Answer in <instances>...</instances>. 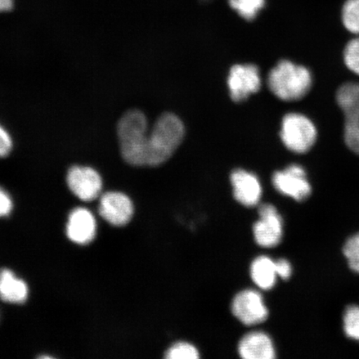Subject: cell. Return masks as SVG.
I'll return each mask as SVG.
<instances>
[{
  "label": "cell",
  "instance_id": "cell-25",
  "mask_svg": "<svg viewBox=\"0 0 359 359\" xmlns=\"http://www.w3.org/2000/svg\"><path fill=\"white\" fill-rule=\"evenodd\" d=\"M13 208V202L8 193L0 187V217H7Z\"/></svg>",
  "mask_w": 359,
  "mask_h": 359
},
{
  "label": "cell",
  "instance_id": "cell-16",
  "mask_svg": "<svg viewBox=\"0 0 359 359\" xmlns=\"http://www.w3.org/2000/svg\"><path fill=\"white\" fill-rule=\"evenodd\" d=\"M250 275L255 284L260 289L269 290L276 282V262L267 257H259L251 264Z\"/></svg>",
  "mask_w": 359,
  "mask_h": 359
},
{
  "label": "cell",
  "instance_id": "cell-20",
  "mask_svg": "<svg viewBox=\"0 0 359 359\" xmlns=\"http://www.w3.org/2000/svg\"><path fill=\"white\" fill-rule=\"evenodd\" d=\"M343 253L347 259L349 268L359 273V232L345 242Z\"/></svg>",
  "mask_w": 359,
  "mask_h": 359
},
{
  "label": "cell",
  "instance_id": "cell-24",
  "mask_svg": "<svg viewBox=\"0 0 359 359\" xmlns=\"http://www.w3.org/2000/svg\"><path fill=\"white\" fill-rule=\"evenodd\" d=\"M13 149V139L7 130L0 125V157H6Z\"/></svg>",
  "mask_w": 359,
  "mask_h": 359
},
{
  "label": "cell",
  "instance_id": "cell-27",
  "mask_svg": "<svg viewBox=\"0 0 359 359\" xmlns=\"http://www.w3.org/2000/svg\"><path fill=\"white\" fill-rule=\"evenodd\" d=\"M13 0H0V12H6L12 10Z\"/></svg>",
  "mask_w": 359,
  "mask_h": 359
},
{
  "label": "cell",
  "instance_id": "cell-6",
  "mask_svg": "<svg viewBox=\"0 0 359 359\" xmlns=\"http://www.w3.org/2000/svg\"><path fill=\"white\" fill-rule=\"evenodd\" d=\"M67 183L71 191L84 201L95 200L102 188L100 173L95 169L83 165H74L69 170Z\"/></svg>",
  "mask_w": 359,
  "mask_h": 359
},
{
  "label": "cell",
  "instance_id": "cell-9",
  "mask_svg": "<svg viewBox=\"0 0 359 359\" xmlns=\"http://www.w3.org/2000/svg\"><path fill=\"white\" fill-rule=\"evenodd\" d=\"M232 313L245 325H255L266 320L268 311L262 294L255 290L238 294L232 303Z\"/></svg>",
  "mask_w": 359,
  "mask_h": 359
},
{
  "label": "cell",
  "instance_id": "cell-21",
  "mask_svg": "<svg viewBox=\"0 0 359 359\" xmlns=\"http://www.w3.org/2000/svg\"><path fill=\"white\" fill-rule=\"evenodd\" d=\"M344 60L348 69L359 76V37L347 43L344 51Z\"/></svg>",
  "mask_w": 359,
  "mask_h": 359
},
{
  "label": "cell",
  "instance_id": "cell-19",
  "mask_svg": "<svg viewBox=\"0 0 359 359\" xmlns=\"http://www.w3.org/2000/svg\"><path fill=\"white\" fill-rule=\"evenodd\" d=\"M344 330L348 338L359 341V306L350 305L344 312Z\"/></svg>",
  "mask_w": 359,
  "mask_h": 359
},
{
  "label": "cell",
  "instance_id": "cell-10",
  "mask_svg": "<svg viewBox=\"0 0 359 359\" xmlns=\"http://www.w3.org/2000/svg\"><path fill=\"white\" fill-rule=\"evenodd\" d=\"M133 212L132 201L122 192L109 191L101 197L100 214L112 226H125L131 221Z\"/></svg>",
  "mask_w": 359,
  "mask_h": 359
},
{
  "label": "cell",
  "instance_id": "cell-12",
  "mask_svg": "<svg viewBox=\"0 0 359 359\" xmlns=\"http://www.w3.org/2000/svg\"><path fill=\"white\" fill-rule=\"evenodd\" d=\"M231 182L238 202L248 208L259 203L262 189L257 176L246 170L238 169L232 172Z\"/></svg>",
  "mask_w": 359,
  "mask_h": 359
},
{
  "label": "cell",
  "instance_id": "cell-18",
  "mask_svg": "<svg viewBox=\"0 0 359 359\" xmlns=\"http://www.w3.org/2000/svg\"><path fill=\"white\" fill-rule=\"evenodd\" d=\"M342 21L350 33L359 35V0H346L342 8Z\"/></svg>",
  "mask_w": 359,
  "mask_h": 359
},
{
  "label": "cell",
  "instance_id": "cell-8",
  "mask_svg": "<svg viewBox=\"0 0 359 359\" xmlns=\"http://www.w3.org/2000/svg\"><path fill=\"white\" fill-rule=\"evenodd\" d=\"M259 215V219L253 228L255 241L266 248L279 245L283 236V222L275 206L260 205Z\"/></svg>",
  "mask_w": 359,
  "mask_h": 359
},
{
  "label": "cell",
  "instance_id": "cell-7",
  "mask_svg": "<svg viewBox=\"0 0 359 359\" xmlns=\"http://www.w3.org/2000/svg\"><path fill=\"white\" fill-rule=\"evenodd\" d=\"M228 86L233 101H245L262 86L258 67L253 65L233 66L228 77Z\"/></svg>",
  "mask_w": 359,
  "mask_h": 359
},
{
  "label": "cell",
  "instance_id": "cell-22",
  "mask_svg": "<svg viewBox=\"0 0 359 359\" xmlns=\"http://www.w3.org/2000/svg\"><path fill=\"white\" fill-rule=\"evenodd\" d=\"M165 357L168 359H197L199 353L193 345L181 342L170 347Z\"/></svg>",
  "mask_w": 359,
  "mask_h": 359
},
{
  "label": "cell",
  "instance_id": "cell-23",
  "mask_svg": "<svg viewBox=\"0 0 359 359\" xmlns=\"http://www.w3.org/2000/svg\"><path fill=\"white\" fill-rule=\"evenodd\" d=\"M344 141L349 149L359 156V122L345 121Z\"/></svg>",
  "mask_w": 359,
  "mask_h": 359
},
{
  "label": "cell",
  "instance_id": "cell-2",
  "mask_svg": "<svg viewBox=\"0 0 359 359\" xmlns=\"http://www.w3.org/2000/svg\"><path fill=\"white\" fill-rule=\"evenodd\" d=\"M185 128L176 115L164 114L156 120L148 133V167H156L167 161L183 141Z\"/></svg>",
  "mask_w": 359,
  "mask_h": 359
},
{
  "label": "cell",
  "instance_id": "cell-26",
  "mask_svg": "<svg viewBox=\"0 0 359 359\" xmlns=\"http://www.w3.org/2000/svg\"><path fill=\"white\" fill-rule=\"evenodd\" d=\"M277 275L283 280H288L292 275V267L288 260L285 259H278L276 262Z\"/></svg>",
  "mask_w": 359,
  "mask_h": 359
},
{
  "label": "cell",
  "instance_id": "cell-5",
  "mask_svg": "<svg viewBox=\"0 0 359 359\" xmlns=\"http://www.w3.org/2000/svg\"><path fill=\"white\" fill-rule=\"evenodd\" d=\"M272 181L278 191L297 201L306 200L312 193L306 172L299 165L293 164L284 170L276 172Z\"/></svg>",
  "mask_w": 359,
  "mask_h": 359
},
{
  "label": "cell",
  "instance_id": "cell-1",
  "mask_svg": "<svg viewBox=\"0 0 359 359\" xmlns=\"http://www.w3.org/2000/svg\"><path fill=\"white\" fill-rule=\"evenodd\" d=\"M148 123L139 110H130L121 118L118 136L121 154L126 163L136 167L147 165Z\"/></svg>",
  "mask_w": 359,
  "mask_h": 359
},
{
  "label": "cell",
  "instance_id": "cell-15",
  "mask_svg": "<svg viewBox=\"0 0 359 359\" xmlns=\"http://www.w3.org/2000/svg\"><path fill=\"white\" fill-rule=\"evenodd\" d=\"M336 100L344 112L345 121L359 122V83L343 84L337 92Z\"/></svg>",
  "mask_w": 359,
  "mask_h": 359
},
{
  "label": "cell",
  "instance_id": "cell-11",
  "mask_svg": "<svg viewBox=\"0 0 359 359\" xmlns=\"http://www.w3.org/2000/svg\"><path fill=\"white\" fill-rule=\"evenodd\" d=\"M96 230L95 218L88 210L76 208L70 213L67 224V235L74 243H90L95 237Z\"/></svg>",
  "mask_w": 359,
  "mask_h": 359
},
{
  "label": "cell",
  "instance_id": "cell-13",
  "mask_svg": "<svg viewBox=\"0 0 359 359\" xmlns=\"http://www.w3.org/2000/svg\"><path fill=\"white\" fill-rule=\"evenodd\" d=\"M239 353L245 359H273L276 351L269 337L262 332L246 334L239 344Z\"/></svg>",
  "mask_w": 359,
  "mask_h": 359
},
{
  "label": "cell",
  "instance_id": "cell-14",
  "mask_svg": "<svg viewBox=\"0 0 359 359\" xmlns=\"http://www.w3.org/2000/svg\"><path fill=\"white\" fill-rule=\"evenodd\" d=\"M28 286L10 269L0 271V299L11 304H22L28 298Z\"/></svg>",
  "mask_w": 359,
  "mask_h": 359
},
{
  "label": "cell",
  "instance_id": "cell-3",
  "mask_svg": "<svg viewBox=\"0 0 359 359\" xmlns=\"http://www.w3.org/2000/svg\"><path fill=\"white\" fill-rule=\"evenodd\" d=\"M313 79L306 67L283 60L269 72L268 85L271 91L283 101L302 100L312 88Z\"/></svg>",
  "mask_w": 359,
  "mask_h": 359
},
{
  "label": "cell",
  "instance_id": "cell-4",
  "mask_svg": "<svg viewBox=\"0 0 359 359\" xmlns=\"http://www.w3.org/2000/svg\"><path fill=\"white\" fill-rule=\"evenodd\" d=\"M280 137L285 146L294 154H306L317 140L316 126L299 114H289L283 118Z\"/></svg>",
  "mask_w": 359,
  "mask_h": 359
},
{
  "label": "cell",
  "instance_id": "cell-17",
  "mask_svg": "<svg viewBox=\"0 0 359 359\" xmlns=\"http://www.w3.org/2000/svg\"><path fill=\"white\" fill-rule=\"evenodd\" d=\"M231 7L246 20H253L264 6V0H229Z\"/></svg>",
  "mask_w": 359,
  "mask_h": 359
}]
</instances>
